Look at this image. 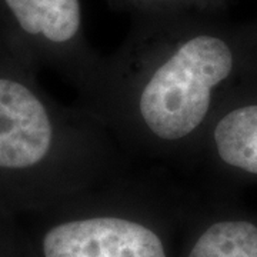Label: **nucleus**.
I'll list each match as a JSON object with an SVG mask.
<instances>
[{
	"mask_svg": "<svg viewBox=\"0 0 257 257\" xmlns=\"http://www.w3.org/2000/svg\"><path fill=\"white\" fill-rule=\"evenodd\" d=\"M206 12L135 19L126 40L103 56L83 107L126 155L192 169L211 120L241 66L233 39Z\"/></svg>",
	"mask_w": 257,
	"mask_h": 257,
	"instance_id": "nucleus-1",
	"label": "nucleus"
},
{
	"mask_svg": "<svg viewBox=\"0 0 257 257\" xmlns=\"http://www.w3.org/2000/svg\"><path fill=\"white\" fill-rule=\"evenodd\" d=\"M217 0H192V3L194 5V8L200 12H207V10L213 8L216 5Z\"/></svg>",
	"mask_w": 257,
	"mask_h": 257,
	"instance_id": "nucleus-8",
	"label": "nucleus"
},
{
	"mask_svg": "<svg viewBox=\"0 0 257 257\" xmlns=\"http://www.w3.org/2000/svg\"><path fill=\"white\" fill-rule=\"evenodd\" d=\"M186 257H257V226L239 219L213 221L193 240Z\"/></svg>",
	"mask_w": 257,
	"mask_h": 257,
	"instance_id": "nucleus-6",
	"label": "nucleus"
},
{
	"mask_svg": "<svg viewBox=\"0 0 257 257\" xmlns=\"http://www.w3.org/2000/svg\"><path fill=\"white\" fill-rule=\"evenodd\" d=\"M127 8L133 19H152L197 10L192 0H119Z\"/></svg>",
	"mask_w": 257,
	"mask_h": 257,
	"instance_id": "nucleus-7",
	"label": "nucleus"
},
{
	"mask_svg": "<svg viewBox=\"0 0 257 257\" xmlns=\"http://www.w3.org/2000/svg\"><path fill=\"white\" fill-rule=\"evenodd\" d=\"M121 176L86 190L87 210L45 230L42 257H169L162 233L150 221L116 209Z\"/></svg>",
	"mask_w": 257,
	"mask_h": 257,
	"instance_id": "nucleus-4",
	"label": "nucleus"
},
{
	"mask_svg": "<svg viewBox=\"0 0 257 257\" xmlns=\"http://www.w3.org/2000/svg\"><path fill=\"white\" fill-rule=\"evenodd\" d=\"M204 163L257 177V101H227L221 106L203 138L192 169Z\"/></svg>",
	"mask_w": 257,
	"mask_h": 257,
	"instance_id": "nucleus-5",
	"label": "nucleus"
},
{
	"mask_svg": "<svg viewBox=\"0 0 257 257\" xmlns=\"http://www.w3.org/2000/svg\"><path fill=\"white\" fill-rule=\"evenodd\" d=\"M0 42L29 64L49 69L84 101L103 56L86 36L82 0H0Z\"/></svg>",
	"mask_w": 257,
	"mask_h": 257,
	"instance_id": "nucleus-3",
	"label": "nucleus"
},
{
	"mask_svg": "<svg viewBox=\"0 0 257 257\" xmlns=\"http://www.w3.org/2000/svg\"><path fill=\"white\" fill-rule=\"evenodd\" d=\"M37 73L0 42V204H57L127 173L106 126L56 100Z\"/></svg>",
	"mask_w": 257,
	"mask_h": 257,
	"instance_id": "nucleus-2",
	"label": "nucleus"
}]
</instances>
